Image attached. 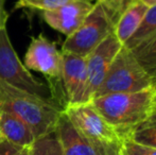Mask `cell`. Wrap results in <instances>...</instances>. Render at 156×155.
Instances as JSON below:
<instances>
[{
	"instance_id": "15",
	"label": "cell",
	"mask_w": 156,
	"mask_h": 155,
	"mask_svg": "<svg viewBox=\"0 0 156 155\" xmlns=\"http://www.w3.org/2000/svg\"><path fill=\"white\" fill-rule=\"evenodd\" d=\"M123 138H129L138 143L156 148V98L148 116L132 128Z\"/></svg>"
},
{
	"instance_id": "3",
	"label": "cell",
	"mask_w": 156,
	"mask_h": 155,
	"mask_svg": "<svg viewBox=\"0 0 156 155\" xmlns=\"http://www.w3.org/2000/svg\"><path fill=\"white\" fill-rule=\"evenodd\" d=\"M72 125L104 155L120 154L122 138L90 102L68 104L63 110Z\"/></svg>"
},
{
	"instance_id": "27",
	"label": "cell",
	"mask_w": 156,
	"mask_h": 155,
	"mask_svg": "<svg viewBox=\"0 0 156 155\" xmlns=\"http://www.w3.org/2000/svg\"><path fill=\"white\" fill-rule=\"evenodd\" d=\"M1 140H3V139H2V137H1V135H0V141Z\"/></svg>"
},
{
	"instance_id": "4",
	"label": "cell",
	"mask_w": 156,
	"mask_h": 155,
	"mask_svg": "<svg viewBox=\"0 0 156 155\" xmlns=\"http://www.w3.org/2000/svg\"><path fill=\"white\" fill-rule=\"evenodd\" d=\"M150 87H153L151 79L135 60L131 50L122 46L94 98L111 93H136Z\"/></svg>"
},
{
	"instance_id": "22",
	"label": "cell",
	"mask_w": 156,
	"mask_h": 155,
	"mask_svg": "<svg viewBox=\"0 0 156 155\" xmlns=\"http://www.w3.org/2000/svg\"><path fill=\"white\" fill-rule=\"evenodd\" d=\"M9 14L4 8V0H0V28H6Z\"/></svg>"
},
{
	"instance_id": "2",
	"label": "cell",
	"mask_w": 156,
	"mask_h": 155,
	"mask_svg": "<svg viewBox=\"0 0 156 155\" xmlns=\"http://www.w3.org/2000/svg\"><path fill=\"white\" fill-rule=\"evenodd\" d=\"M156 93L153 87L136 93H111L91 99L90 103L123 138L150 113Z\"/></svg>"
},
{
	"instance_id": "19",
	"label": "cell",
	"mask_w": 156,
	"mask_h": 155,
	"mask_svg": "<svg viewBox=\"0 0 156 155\" xmlns=\"http://www.w3.org/2000/svg\"><path fill=\"white\" fill-rule=\"evenodd\" d=\"M76 0H17L15 8H27L39 11H50Z\"/></svg>"
},
{
	"instance_id": "13",
	"label": "cell",
	"mask_w": 156,
	"mask_h": 155,
	"mask_svg": "<svg viewBox=\"0 0 156 155\" xmlns=\"http://www.w3.org/2000/svg\"><path fill=\"white\" fill-rule=\"evenodd\" d=\"M148 9L149 6L147 4L140 0H136L122 14L114 29L116 37L122 45H124L127 39L136 32Z\"/></svg>"
},
{
	"instance_id": "16",
	"label": "cell",
	"mask_w": 156,
	"mask_h": 155,
	"mask_svg": "<svg viewBox=\"0 0 156 155\" xmlns=\"http://www.w3.org/2000/svg\"><path fill=\"white\" fill-rule=\"evenodd\" d=\"M156 33V5L149 6L140 23L138 29L131 36L127 41L124 44V47L129 50L133 49L134 47L140 44L142 41L147 39L150 36L154 35Z\"/></svg>"
},
{
	"instance_id": "14",
	"label": "cell",
	"mask_w": 156,
	"mask_h": 155,
	"mask_svg": "<svg viewBox=\"0 0 156 155\" xmlns=\"http://www.w3.org/2000/svg\"><path fill=\"white\" fill-rule=\"evenodd\" d=\"M131 52L154 85L156 83V33L138 44L131 49Z\"/></svg>"
},
{
	"instance_id": "28",
	"label": "cell",
	"mask_w": 156,
	"mask_h": 155,
	"mask_svg": "<svg viewBox=\"0 0 156 155\" xmlns=\"http://www.w3.org/2000/svg\"><path fill=\"white\" fill-rule=\"evenodd\" d=\"M118 155H121V154H118Z\"/></svg>"
},
{
	"instance_id": "6",
	"label": "cell",
	"mask_w": 156,
	"mask_h": 155,
	"mask_svg": "<svg viewBox=\"0 0 156 155\" xmlns=\"http://www.w3.org/2000/svg\"><path fill=\"white\" fill-rule=\"evenodd\" d=\"M0 79L14 86L44 98H50L51 91L35 79L25 66L12 46L6 28H0Z\"/></svg>"
},
{
	"instance_id": "5",
	"label": "cell",
	"mask_w": 156,
	"mask_h": 155,
	"mask_svg": "<svg viewBox=\"0 0 156 155\" xmlns=\"http://www.w3.org/2000/svg\"><path fill=\"white\" fill-rule=\"evenodd\" d=\"M114 29L115 27L101 4L94 2L82 25L65 39L62 51L86 58L109 34L113 33Z\"/></svg>"
},
{
	"instance_id": "8",
	"label": "cell",
	"mask_w": 156,
	"mask_h": 155,
	"mask_svg": "<svg viewBox=\"0 0 156 155\" xmlns=\"http://www.w3.org/2000/svg\"><path fill=\"white\" fill-rule=\"evenodd\" d=\"M122 46L123 45L118 41L115 33L113 32L86 56L87 102H89L94 98V93H97L102 81L104 80L112 62Z\"/></svg>"
},
{
	"instance_id": "23",
	"label": "cell",
	"mask_w": 156,
	"mask_h": 155,
	"mask_svg": "<svg viewBox=\"0 0 156 155\" xmlns=\"http://www.w3.org/2000/svg\"><path fill=\"white\" fill-rule=\"evenodd\" d=\"M30 148L31 147H27V148H23L21 150H19L16 154L14 155H30Z\"/></svg>"
},
{
	"instance_id": "10",
	"label": "cell",
	"mask_w": 156,
	"mask_h": 155,
	"mask_svg": "<svg viewBox=\"0 0 156 155\" xmlns=\"http://www.w3.org/2000/svg\"><path fill=\"white\" fill-rule=\"evenodd\" d=\"M94 4L88 0H76L60 8L45 11L43 17L52 29L69 36L82 25Z\"/></svg>"
},
{
	"instance_id": "20",
	"label": "cell",
	"mask_w": 156,
	"mask_h": 155,
	"mask_svg": "<svg viewBox=\"0 0 156 155\" xmlns=\"http://www.w3.org/2000/svg\"><path fill=\"white\" fill-rule=\"evenodd\" d=\"M121 155H156V148L150 146L138 143L129 138L122 139L121 148H120Z\"/></svg>"
},
{
	"instance_id": "24",
	"label": "cell",
	"mask_w": 156,
	"mask_h": 155,
	"mask_svg": "<svg viewBox=\"0 0 156 155\" xmlns=\"http://www.w3.org/2000/svg\"><path fill=\"white\" fill-rule=\"evenodd\" d=\"M140 1H142L144 4H147L148 6L156 5V0H140Z\"/></svg>"
},
{
	"instance_id": "17",
	"label": "cell",
	"mask_w": 156,
	"mask_h": 155,
	"mask_svg": "<svg viewBox=\"0 0 156 155\" xmlns=\"http://www.w3.org/2000/svg\"><path fill=\"white\" fill-rule=\"evenodd\" d=\"M30 155H63L55 132L36 139L30 148Z\"/></svg>"
},
{
	"instance_id": "11",
	"label": "cell",
	"mask_w": 156,
	"mask_h": 155,
	"mask_svg": "<svg viewBox=\"0 0 156 155\" xmlns=\"http://www.w3.org/2000/svg\"><path fill=\"white\" fill-rule=\"evenodd\" d=\"M55 134L63 155H104L72 125L64 112L58 122Z\"/></svg>"
},
{
	"instance_id": "7",
	"label": "cell",
	"mask_w": 156,
	"mask_h": 155,
	"mask_svg": "<svg viewBox=\"0 0 156 155\" xmlns=\"http://www.w3.org/2000/svg\"><path fill=\"white\" fill-rule=\"evenodd\" d=\"M25 66L46 76L50 80H61L62 75V51L55 43L43 34L32 37L25 54Z\"/></svg>"
},
{
	"instance_id": "1",
	"label": "cell",
	"mask_w": 156,
	"mask_h": 155,
	"mask_svg": "<svg viewBox=\"0 0 156 155\" xmlns=\"http://www.w3.org/2000/svg\"><path fill=\"white\" fill-rule=\"evenodd\" d=\"M63 107L52 98H44L0 79V111L25 121L36 139L55 132Z\"/></svg>"
},
{
	"instance_id": "9",
	"label": "cell",
	"mask_w": 156,
	"mask_h": 155,
	"mask_svg": "<svg viewBox=\"0 0 156 155\" xmlns=\"http://www.w3.org/2000/svg\"><path fill=\"white\" fill-rule=\"evenodd\" d=\"M61 81L66 97L65 105L86 103V58L62 51Z\"/></svg>"
},
{
	"instance_id": "26",
	"label": "cell",
	"mask_w": 156,
	"mask_h": 155,
	"mask_svg": "<svg viewBox=\"0 0 156 155\" xmlns=\"http://www.w3.org/2000/svg\"><path fill=\"white\" fill-rule=\"evenodd\" d=\"M88 1H90V2H93V3H94V2H96L97 0H88Z\"/></svg>"
},
{
	"instance_id": "12",
	"label": "cell",
	"mask_w": 156,
	"mask_h": 155,
	"mask_svg": "<svg viewBox=\"0 0 156 155\" xmlns=\"http://www.w3.org/2000/svg\"><path fill=\"white\" fill-rule=\"evenodd\" d=\"M0 135L2 139L19 148L31 147L36 140L29 125L9 112L0 111Z\"/></svg>"
},
{
	"instance_id": "18",
	"label": "cell",
	"mask_w": 156,
	"mask_h": 155,
	"mask_svg": "<svg viewBox=\"0 0 156 155\" xmlns=\"http://www.w3.org/2000/svg\"><path fill=\"white\" fill-rule=\"evenodd\" d=\"M134 1L136 0H97L96 2L101 4L107 17L115 27L122 14Z\"/></svg>"
},
{
	"instance_id": "21",
	"label": "cell",
	"mask_w": 156,
	"mask_h": 155,
	"mask_svg": "<svg viewBox=\"0 0 156 155\" xmlns=\"http://www.w3.org/2000/svg\"><path fill=\"white\" fill-rule=\"evenodd\" d=\"M23 148H19L14 146L13 143H9L6 140L0 141V155H14Z\"/></svg>"
},
{
	"instance_id": "25",
	"label": "cell",
	"mask_w": 156,
	"mask_h": 155,
	"mask_svg": "<svg viewBox=\"0 0 156 155\" xmlns=\"http://www.w3.org/2000/svg\"><path fill=\"white\" fill-rule=\"evenodd\" d=\"M153 88H154V90H155V93H156V83L154 85H153Z\"/></svg>"
}]
</instances>
